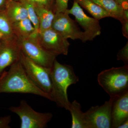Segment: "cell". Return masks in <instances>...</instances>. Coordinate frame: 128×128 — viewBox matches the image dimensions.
I'll list each match as a JSON object with an SVG mask.
<instances>
[{"instance_id": "1", "label": "cell", "mask_w": 128, "mask_h": 128, "mask_svg": "<svg viewBox=\"0 0 128 128\" xmlns=\"http://www.w3.org/2000/svg\"><path fill=\"white\" fill-rule=\"evenodd\" d=\"M10 66L8 71L4 72L0 77V93L33 94L52 101L49 94L42 90L30 80L20 60Z\"/></svg>"}, {"instance_id": "2", "label": "cell", "mask_w": 128, "mask_h": 128, "mask_svg": "<svg viewBox=\"0 0 128 128\" xmlns=\"http://www.w3.org/2000/svg\"><path fill=\"white\" fill-rule=\"evenodd\" d=\"M50 78L52 101L58 106L69 111L71 103L68 98V88L79 81L73 67L69 65L60 64L56 59L51 68Z\"/></svg>"}, {"instance_id": "3", "label": "cell", "mask_w": 128, "mask_h": 128, "mask_svg": "<svg viewBox=\"0 0 128 128\" xmlns=\"http://www.w3.org/2000/svg\"><path fill=\"white\" fill-rule=\"evenodd\" d=\"M97 80L110 98L118 96L128 91V65L104 70L98 74Z\"/></svg>"}, {"instance_id": "4", "label": "cell", "mask_w": 128, "mask_h": 128, "mask_svg": "<svg viewBox=\"0 0 128 128\" xmlns=\"http://www.w3.org/2000/svg\"><path fill=\"white\" fill-rule=\"evenodd\" d=\"M9 110L20 118L21 128H46L53 117L50 113L36 112L24 100L20 101L18 106L10 107Z\"/></svg>"}, {"instance_id": "5", "label": "cell", "mask_w": 128, "mask_h": 128, "mask_svg": "<svg viewBox=\"0 0 128 128\" xmlns=\"http://www.w3.org/2000/svg\"><path fill=\"white\" fill-rule=\"evenodd\" d=\"M36 35L27 38H17L20 50L26 57L35 63L51 68L56 57L44 49L37 41Z\"/></svg>"}, {"instance_id": "6", "label": "cell", "mask_w": 128, "mask_h": 128, "mask_svg": "<svg viewBox=\"0 0 128 128\" xmlns=\"http://www.w3.org/2000/svg\"><path fill=\"white\" fill-rule=\"evenodd\" d=\"M20 60L30 80L37 86L49 94L52 98L51 68H46L35 63L26 57L21 51Z\"/></svg>"}, {"instance_id": "7", "label": "cell", "mask_w": 128, "mask_h": 128, "mask_svg": "<svg viewBox=\"0 0 128 128\" xmlns=\"http://www.w3.org/2000/svg\"><path fill=\"white\" fill-rule=\"evenodd\" d=\"M36 37L41 46L50 54L56 57L60 54L68 55L70 45L68 39L52 28L38 33Z\"/></svg>"}, {"instance_id": "8", "label": "cell", "mask_w": 128, "mask_h": 128, "mask_svg": "<svg viewBox=\"0 0 128 128\" xmlns=\"http://www.w3.org/2000/svg\"><path fill=\"white\" fill-rule=\"evenodd\" d=\"M113 99L110 98L102 106H92L84 112L88 128H111V111Z\"/></svg>"}, {"instance_id": "9", "label": "cell", "mask_w": 128, "mask_h": 128, "mask_svg": "<svg viewBox=\"0 0 128 128\" xmlns=\"http://www.w3.org/2000/svg\"><path fill=\"white\" fill-rule=\"evenodd\" d=\"M66 12L75 18L76 20L84 29L86 41H92L101 33V27L99 20L88 16L78 2L74 0L73 6Z\"/></svg>"}, {"instance_id": "10", "label": "cell", "mask_w": 128, "mask_h": 128, "mask_svg": "<svg viewBox=\"0 0 128 128\" xmlns=\"http://www.w3.org/2000/svg\"><path fill=\"white\" fill-rule=\"evenodd\" d=\"M66 12L56 13L51 28L66 39L80 40L86 42L84 32Z\"/></svg>"}, {"instance_id": "11", "label": "cell", "mask_w": 128, "mask_h": 128, "mask_svg": "<svg viewBox=\"0 0 128 128\" xmlns=\"http://www.w3.org/2000/svg\"><path fill=\"white\" fill-rule=\"evenodd\" d=\"M20 54L16 37L1 40L0 44V77L6 68L20 60Z\"/></svg>"}, {"instance_id": "12", "label": "cell", "mask_w": 128, "mask_h": 128, "mask_svg": "<svg viewBox=\"0 0 128 128\" xmlns=\"http://www.w3.org/2000/svg\"><path fill=\"white\" fill-rule=\"evenodd\" d=\"M113 98L111 111V128H118L128 120V91Z\"/></svg>"}, {"instance_id": "13", "label": "cell", "mask_w": 128, "mask_h": 128, "mask_svg": "<svg viewBox=\"0 0 128 128\" xmlns=\"http://www.w3.org/2000/svg\"><path fill=\"white\" fill-rule=\"evenodd\" d=\"M4 12L12 23L28 18L26 7L22 2L17 0H8Z\"/></svg>"}, {"instance_id": "14", "label": "cell", "mask_w": 128, "mask_h": 128, "mask_svg": "<svg viewBox=\"0 0 128 128\" xmlns=\"http://www.w3.org/2000/svg\"><path fill=\"white\" fill-rule=\"evenodd\" d=\"M14 35L17 38H27L38 34L28 18L12 23Z\"/></svg>"}, {"instance_id": "15", "label": "cell", "mask_w": 128, "mask_h": 128, "mask_svg": "<svg viewBox=\"0 0 128 128\" xmlns=\"http://www.w3.org/2000/svg\"><path fill=\"white\" fill-rule=\"evenodd\" d=\"M34 6L39 21L38 33L44 32L51 28L56 14L54 9L34 5Z\"/></svg>"}, {"instance_id": "16", "label": "cell", "mask_w": 128, "mask_h": 128, "mask_svg": "<svg viewBox=\"0 0 128 128\" xmlns=\"http://www.w3.org/2000/svg\"><path fill=\"white\" fill-rule=\"evenodd\" d=\"M80 104L76 100L71 103L69 111L72 118V128H88L84 112H82Z\"/></svg>"}, {"instance_id": "17", "label": "cell", "mask_w": 128, "mask_h": 128, "mask_svg": "<svg viewBox=\"0 0 128 128\" xmlns=\"http://www.w3.org/2000/svg\"><path fill=\"white\" fill-rule=\"evenodd\" d=\"M80 6L86 9L94 18L100 20L112 16L105 9L97 4L92 0H75Z\"/></svg>"}, {"instance_id": "18", "label": "cell", "mask_w": 128, "mask_h": 128, "mask_svg": "<svg viewBox=\"0 0 128 128\" xmlns=\"http://www.w3.org/2000/svg\"><path fill=\"white\" fill-rule=\"evenodd\" d=\"M112 16V18L120 21H124L123 18L124 9L114 0H92Z\"/></svg>"}, {"instance_id": "19", "label": "cell", "mask_w": 128, "mask_h": 128, "mask_svg": "<svg viewBox=\"0 0 128 128\" xmlns=\"http://www.w3.org/2000/svg\"><path fill=\"white\" fill-rule=\"evenodd\" d=\"M0 32L4 35L5 40L16 38L12 30V23L5 14L0 12Z\"/></svg>"}, {"instance_id": "20", "label": "cell", "mask_w": 128, "mask_h": 128, "mask_svg": "<svg viewBox=\"0 0 128 128\" xmlns=\"http://www.w3.org/2000/svg\"><path fill=\"white\" fill-rule=\"evenodd\" d=\"M21 2L23 3L27 10L28 18L30 19L35 30L38 33L40 26L39 21L35 11L34 5L30 2Z\"/></svg>"}, {"instance_id": "21", "label": "cell", "mask_w": 128, "mask_h": 128, "mask_svg": "<svg viewBox=\"0 0 128 128\" xmlns=\"http://www.w3.org/2000/svg\"><path fill=\"white\" fill-rule=\"evenodd\" d=\"M17 0L20 2H30L32 3L34 6H42V7L54 10V0Z\"/></svg>"}, {"instance_id": "22", "label": "cell", "mask_w": 128, "mask_h": 128, "mask_svg": "<svg viewBox=\"0 0 128 128\" xmlns=\"http://www.w3.org/2000/svg\"><path fill=\"white\" fill-rule=\"evenodd\" d=\"M69 0H54L56 13L66 12L68 9Z\"/></svg>"}, {"instance_id": "23", "label": "cell", "mask_w": 128, "mask_h": 128, "mask_svg": "<svg viewBox=\"0 0 128 128\" xmlns=\"http://www.w3.org/2000/svg\"><path fill=\"white\" fill-rule=\"evenodd\" d=\"M117 60H121L126 65H128V42L123 48L118 51L117 55Z\"/></svg>"}, {"instance_id": "24", "label": "cell", "mask_w": 128, "mask_h": 128, "mask_svg": "<svg viewBox=\"0 0 128 128\" xmlns=\"http://www.w3.org/2000/svg\"><path fill=\"white\" fill-rule=\"evenodd\" d=\"M11 120V118L10 116L2 117L0 118V128H10L9 124Z\"/></svg>"}, {"instance_id": "25", "label": "cell", "mask_w": 128, "mask_h": 128, "mask_svg": "<svg viewBox=\"0 0 128 128\" xmlns=\"http://www.w3.org/2000/svg\"><path fill=\"white\" fill-rule=\"evenodd\" d=\"M122 24V32L124 37L128 38V21L124 20L121 23Z\"/></svg>"}, {"instance_id": "26", "label": "cell", "mask_w": 128, "mask_h": 128, "mask_svg": "<svg viewBox=\"0 0 128 128\" xmlns=\"http://www.w3.org/2000/svg\"><path fill=\"white\" fill-rule=\"evenodd\" d=\"M124 9H128V0H114Z\"/></svg>"}, {"instance_id": "27", "label": "cell", "mask_w": 128, "mask_h": 128, "mask_svg": "<svg viewBox=\"0 0 128 128\" xmlns=\"http://www.w3.org/2000/svg\"><path fill=\"white\" fill-rule=\"evenodd\" d=\"M8 0H0V12L4 11Z\"/></svg>"}, {"instance_id": "28", "label": "cell", "mask_w": 128, "mask_h": 128, "mask_svg": "<svg viewBox=\"0 0 128 128\" xmlns=\"http://www.w3.org/2000/svg\"><path fill=\"white\" fill-rule=\"evenodd\" d=\"M123 18L124 20L128 21V9H124Z\"/></svg>"}, {"instance_id": "29", "label": "cell", "mask_w": 128, "mask_h": 128, "mask_svg": "<svg viewBox=\"0 0 128 128\" xmlns=\"http://www.w3.org/2000/svg\"><path fill=\"white\" fill-rule=\"evenodd\" d=\"M128 128V120L121 124L118 128Z\"/></svg>"}, {"instance_id": "30", "label": "cell", "mask_w": 128, "mask_h": 128, "mask_svg": "<svg viewBox=\"0 0 128 128\" xmlns=\"http://www.w3.org/2000/svg\"><path fill=\"white\" fill-rule=\"evenodd\" d=\"M4 40H5L4 36V35L0 32V41Z\"/></svg>"}, {"instance_id": "31", "label": "cell", "mask_w": 128, "mask_h": 128, "mask_svg": "<svg viewBox=\"0 0 128 128\" xmlns=\"http://www.w3.org/2000/svg\"><path fill=\"white\" fill-rule=\"evenodd\" d=\"M1 43V41H0V44Z\"/></svg>"}]
</instances>
